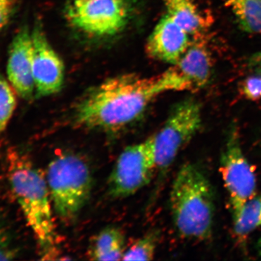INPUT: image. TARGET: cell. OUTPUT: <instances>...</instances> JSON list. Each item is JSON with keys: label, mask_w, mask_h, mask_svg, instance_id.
Returning a JSON list of instances; mask_svg holds the SVG:
<instances>
[{"label": "cell", "mask_w": 261, "mask_h": 261, "mask_svg": "<svg viewBox=\"0 0 261 261\" xmlns=\"http://www.w3.org/2000/svg\"><path fill=\"white\" fill-rule=\"evenodd\" d=\"M166 92L161 75H117L98 85L78 103L73 122L79 128L117 132L139 119L149 105Z\"/></svg>", "instance_id": "6da1fadb"}, {"label": "cell", "mask_w": 261, "mask_h": 261, "mask_svg": "<svg viewBox=\"0 0 261 261\" xmlns=\"http://www.w3.org/2000/svg\"><path fill=\"white\" fill-rule=\"evenodd\" d=\"M8 176L43 258L54 259L58 254V236L46 176L28 157L15 150L8 154Z\"/></svg>", "instance_id": "7a4b0ae2"}, {"label": "cell", "mask_w": 261, "mask_h": 261, "mask_svg": "<svg viewBox=\"0 0 261 261\" xmlns=\"http://www.w3.org/2000/svg\"><path fill=\"white\" fill-rule=\"evenodd\" d=\"M173 219L184 238L204 241L211 238L214 218L212 187L203 172L192 163L183 165L170 194Z\"/></svg>", "instance_id": "3957f363"}, {"label": "cell", "mask_w": 261, "mask_h": 261, "mask_svg": "<svg viewBox=\"0 0 261 261\" xmlns=\"http://www.w3.org/2000/svg\"><path fill=\"white\" fill-rule=\"evenodd\" d=\"M46 179L57 216L65 221L74 219L92 192V173L88 164L77 154L62 152L49 163Z\"/></svg>", "instance_id": "277c9868"}, {"label": "cell", "mask_w": 261, "mask_h": 261, "mask_svg": "<svg viewBox=\"0 0 261 261\" xmlns=\"http://www.w3.org/2000/svg\"><path fill=\"white\" fill-rule=\"evenodd\" d=\"M157 171L154 136L128 146L120 154L113 168L108 192L116 198L135 195L148 185Z\"/></svg>", "instance_id": "5b68a950"}, {"label": "cell", "mask_w": 261, "mask_h": 261, "mask_svg": "<svg viewBox=\"0 0 261 261\" xmlns=\"http://www.w3.org/2000/svg\"><path fill=\"white\" fill-rule=\"evenodd\" d=\"M201 125V106L195 99H186L175 106L162 128L153 135L157 171L170 167L180 151L200 130Z\"/></svg>", "instance_id": "8992f818"}, {"label": "cell", "mask_w": 261, "mask_h": 261, "mask_svg": "<svg viewBox=\"0 0 261 261\" xmlns=\"http://www.w3.org/2000/svg\"><path fill=\"white\" fill-rule=\"evenodd\" d=\"M220 170L229 199L233 224L240 218L245 203L255 195L257 187L255 171L244 154L237 128L228 132Z\"/></svg>", "instance_id": "52a82bcc"}, {"label": "cell", "mask_w": 261, "mask_h": 261, "mask_svg": "<svg viewBox=\"0 0 261 261\" xmlns=\"http://www.w3.org/2000/svg\"><path fill=\"white\" fill-rule=\"evenodd\" d=\"M128 15L124 0H73L66 12L71 25L98 37L121 32L126 25Z\"/></svg>", "instance_id": "ba28073f"}, {"label": "cell", "mask_w": 261, "mask_h": 261, "mask_svg": "<svg viewBox=\"0 0 261 261\" xmlns=\"http://www.w3.org/2000/svg\"><path fill=\"white\" fill-rule=\"evenodd\" d=\"M32 36L35 93L38 97L58 93L64 82L63 62L51 47L40 23L36 24Z\"/></svg>", "instance_id": "9c48e42d"}, {"label": "cell", "mask_w": 261, "mask_h": 261, "mask_svg": "<svg viewBox=\"0 0 261 261\" xmlns=\"http://www.w3.org/2000/svg\"><path fill=\"white\" fill-rule=\"evenodd\" d=\"M211 67L210 55L205 46L200 43L190 44L178 63L162 73L168 92L202 88L208 83Z\"/></svg>", "instance_id": "30bf717a"}, {"label": "cell", "mask_w": 261, "mask_h": 261, "mask_svg": "<svg viewBox=\"0 0 261 261\" xmlns=\"http://www.w3.org/2000/svg\"><path fill=\"white\" fill-rule=\"evenodd\" d=\"M7 75L15 93L23 99H32L35 92L33 74L32 32L27 27L20 29L13 38L8 51Z\"/></svg>", "instance_id": "8fae6325"}, {"label": "cell", "mask_w": 261, "mask_h": 261, "mask_svg": "<svg viewBox=\"0 0 261 261\" xmlns=\"http://www.w3.org/2000/svg\"><path fill=\"white\" fill-rule=\"evenodd\" d=\"M190 44L189 34L166 14L151 33L146 44V51L150 58L174 65Z\"/></svg>", "instance_id": "7c38bea8"}, {"label": "cell", "mask_w": 261, "mask_h": 261, "mask_svg": "<svg viewBox=\"0 0 261 261\" xmlns=\"http://www.w3.org/2000/svg\"><path fill=\"white\" fill-rule=\"evenodd\" d=\"M126 251L125 237L120 228H104L94 237L88 256L94 260H121Z\"/></svg>", "instance_id": "4fadbf2b"}, {"label": "cell", "mask_w": 261, "mask_h": 261, "mask_svg": "<svg viewBox=\"0 0 261 261\" xmlns=\"http://www.w3.org/2000/svg\"><path fill=\"white\" fill-rule=\"evenodd\" d=\"M167 15L189 35H195L205 28V22L193 0H163Z\"/></svg>", "instance_id": "5bb4252c"}, {"label": "cell", "mask_w": 261, "mask_h": 261, "mask_svg": "<svg viewBox=\"0 0 261 261\" xmlns=\"http://www.w3.org/2000/svg\"><path fill=\"white\" fill-rule=\"evenodd\" d=\"M245 32L261 34V0H224Z\"/></svg>", "instance_id": "9a60e30c"}, {"label": "cell", "mask_w": 261, "mask_h": 261, "mask_svg": "<svg viewBox=\"0 0 261 261\" xmlns=\"http://www.w3.org/2000/svg\"><path fill=\"white\" fill-rule=\"evenodd\" d=\"M261 226V195H255L244 205L240 218L233 223V231L237 238L244 241Z\"/></svg>", "instance_id": "2e32d148"}, {"label": "cell", "mask_w": 261, "mask_h": 261, "mask_svg": "<svg viewBox=\"0 0 261 261\" xmlns=\"http://www.w3.org/2000/svg\"><path fill=\"white\" fill-rule=\"evenodd\" d=\"M158 239L157 233L151 232L136 240L126 249L123 260H152L157 249Z\"/></svg>", "instance_id": "e0dca14e"}, {"label": "cell", "mask_w": 261, "mask_h": 261, "mask_svg": "<svg viewBox=\"0 0 261 261\" xmlns=\"http://www.w3.org/2000/svg\"><path fill=\"white\" fill-rule=\"evenodd\" d=\"M15 92L10 82L0 73V135L6 129L16 108Z\"/></svg>", "instance_id": "ac0fdd59"}, {"label": "cell", "mask_w": 261, "mask_h": 261, "mask_svg": "<svg viewBox=\"0 0 261 261\" xmlns=\"http://www.w3.org/2000/svg\"><path fill=\"white\" fill-rule=\"evenodd\" d=\"M18 255L10 228L5 220L0 217V260H10Z\"/></svg>", "instance_id": "d6986e66"}, {"label": "cell", "mask_w": 261, "mask_h": 261, "mask_svg": "<svg viewBox=\"0 0 261 261\" xmlns=\"http://www.w3.org/2000/svg\"><path fill=\"white\" fill-rule=\"evenodd\" d=\"M240 92L249 100L257 101L261 99V74L247 77L240 84Z\"/></svg>", "instance_id": "ffe728a7"}, {"label": "cell", "mask_w": 261, "mask_h": 261, "mask_svg": "<svg viewBox=\"0 0 261 261\" xmlns=\"http://www.w3.org/2000/svg\"><path fill=\"white\" fill-rule=\"evenodd\" d=\"M15 7V0H0V33L9 23Z\"/></svg>", "instance_id": "44dd1931"}, {"label": "cell", "mask_w": 261, "mask_h": 261, "mask_svg": "<svg viewBox=\"0 0 261 261\" xmlns=\"http://www.w3.org/2000/svg\"><path fill=\"white\" fill-rule=\"evenodd\" d=\"M257 249H258L259 254H260L261 256V238L259 240L258 243H257Z\"/></svg>", "instance_id": "7402d4cb"}]
</instances>
